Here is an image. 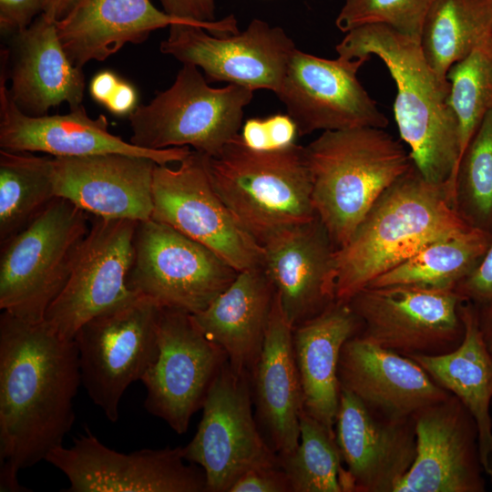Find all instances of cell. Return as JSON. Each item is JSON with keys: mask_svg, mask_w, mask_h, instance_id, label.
I'll use <instances>...</instances> for the list:
<instances>
[{"mask_svg": "<svg viewBox=\"0 0 492 492\" xmlns=\"http://www.w3.org/2000/svg\"><path fill=\"white\" fill-rule=\"evenodd\" d=\"M347 302L336 300L325 311L292 330L303 410L330 430L339 405L338 364L345 342L363 331Z\"/></svg>", "mask_w": 492, "mask_h": 492, "instance_id": "83f0119b", "label": "cell"}, {"mask_svg": "<svg viewBox=\"0 0 492 492\" xmlns=\"http://www.w3.org/2000/svg\"><path fill=\"white\" fill-rule=\"evenodd\" d=\"M492 38V0H434L421 31L423 53L439 77Z\"/></svg>", "mask_w": 492, "mask_h": 492, "instance_id": "f546056e", "label": "cell"}, {"mask_svg": "<svg viewBox=\"0 0 492 492\" xmlns=\"http://www.w3.org/2000/svg\"><path fill=\"white\" fill-rule=\"evenodd\" d=\"M48 0H0V28L2 33L16 34L44 13Z\"/></svg>", "mask_w": 492, "mask_h": 492, "instance_id": "60d3db41", "label": "cell"}, {"mask_svg": "<svg viewBox=\"0 0 492 492\" xmlns=\"http://www.w3.org/2000/svg\"><path fill=\"white\" fill-rule=\"evenodd\" d=\"M77 0H48L43 14L52 21L61 19Z\"/></svg>", "mask_w": 492, "mask_h": 492, "instance_id": "f6af8a7d", "label": "cell"}, {"mask_svg": "<svg viewBox=\"0 0 492 492\" xmlns=\"http://www.w3.org/2000/svg\"><path fill=\"white\" fill-rule=\"evenodd\" d=\"M252 405L251 377L235 373L227 361L208 392L196 434L182 446L185 460L204 471L207 492H229L247 471L282 466Z\"/></svg>", "mask_w": 492, "mask_h": 492, "instance_id": "30bf717a", "label": "cell"}, {"mask_svg": "<svg viewBox=\"0 0 492 492\" xmlns=\"http://www.w3.org/2000/svg\"><path fill=\"white\" fill-rule=\"evenodd\" d=\"M56 198L53 157L0 150V244L27 227Z\"/></svg>", "mask_w": 492, "mask_h": 492, "instance_id": "1f68e13d", "label": "cell"}, {"mask_svg": "<svg viewBox=\"0 0 492 492\" xmlns=\"http://www.w3.org/2000/svg\"><path fill=\"white\" fill-rule=\"evenodd\" d=\"M213 189L240 226L259 244L317 217L305 149L296 143L273 150L247 147L240 134L207 156Z\"/></svg>", "mask_w": 492, "mask_h": 492, "instance_id": "5b68a950", "label": "cell"}, {"mask_svg": "<svg viewBox=\"0 0 492 492\" xmlns=\"http://www.w3.org/2000/svg\"><path fill=\"white\" fill-rule=\"evenodd\" d=\"M240 136L252 149L273 150L294 144L299 132L290 116L276 114L265 118L247 119Z\"/></svg>", "mask_w": 492, "mask_h": 492, "instance_id": "8d00e7d4", "label": "cell"}, {"mask_svg": "<svg viewBox=\"0 0 492 492\" xmlns=\"http://www.w3.org/2000/svg\"><path fill=\"white\" fill-rule=\"evenodd\" d=\"M253 92L235 84L211 87L198 67L185 63L170 87L128 115L129 142L148 149L190 147L214 157L240 134Z\"/></svg>", "mask_w": 492, "mask_h": 492, "instance_id": "52a82bcc", "label": "cell"}, {"mask_svg": "<svg viewBox=\"0 0 492 492\" xmlns=\"http://www.w3.org/2000/svg\"><path fill=\"white\" fill-rule=\"evenodd\" d=\"M81 384L74 339L46 321L0 314V490L27 491L18 472L62 446Z\"/></svg>", "mask_w": 492, "mask_h": 492, "instance_id": "6da1fadb", "label": "cell"}, {"mask_svg": "<svg viewBox=\"0 0 492 492\" xmlns=\"http://www.w3.org/2000/svg\"><path fill=\"white\" fill-rule=\"evenodd\" d=\"M275 298L262 268L239 272L204 310L191 314L203 334L226 354L231 369L251 378Z\"/></svg>", "mask_w": 492, "mask_h": 492, "instance_id": "484cf974", "label": "cell"}, {"mask_svg": "<svg viewBox=\"0 0 492 492\" xmlns=\"http://www.w3.org/2000/svg\"><path fill=\"white\" fill-rule=\"evenodd\" d=\"M416 456L395 492H485L477 423L453 394L414 415Z\"/></svg>", "mask_w": 492, "mask_h": 492, "instance_id": "ac0fdd59", "label": "cell"}, {"mask_svg": "<svg viewBox=\"0 0 492 492\" xmlns=\"http://www.w3.org/2000/svg\"><path fill=\"white\" fill-rule=\"evenodd\" d=\"M138 95L135 87L128 82L120 80L112 96L104 105L116 116H128L137 108Z\"/></svg>", "mask_w": 492, "mask_h": 492, "instance_id": "b9f144b4", "label": "cell"}, {"mask_svg": "<svg viewBox=\"0 0 492 492\" xmlns=\"http://www.w3.org/2000/svg\"><path fill=\"white\" fill-rule=\"evenodd\" d=\"M89 227L88 213L56 198L27 227L1 243V311L30 323L44 322L69 279Z\"/></svg>", "mask_w": 492, "mask_h": 492, "instance_id": "8992f818", "label": "cell"}, {"mask_svg": "<svg viewBox=\"0 0 492 492\" xmlns=\"http://www.w3.org/2000/svg\"><path fill=\"white\" fill-rule=\"evenodd\" d=\"M450 104L459 128L461 156L485 116L492 110V38L447 71Z\"/></svg>", "mask_w": 492, "mask_h": 492, "instance_id": "e575fe53", "label": "cell"}, {"mask_svg": "<svg viewBox=\"0 0 492 492\" xmlns=\"http://www.w3.org/2000/svg\"><path fill=\"white\" fill-rule=\"evenodd\" d=\"M452 201L468 226L492 235V110L485 116L460 158Z\"/></svg>", "mask_w": 492, "mask_h": 492, "instance_id": "836d02e7", "label": "cell"}, {"mask_svg": "<svg viewBox=\"0 0 492 492\" xmlns=\"http://www.w3.org/2000/svg\"><path fill=\"white\" fill-rule=\"evenodd\" d=\"M460 313L465 335L456 349L444 354L407 357L456 395L473 415L478 429L481 462L492 483V355L479 329L477 306L464 301Z\"/></svg>", "mask_w": 492, "mask_h": 492, "instance_id": "f1b7e54d", "label": "cell"}, {"mask_svg": "<svg viewBox=\"0 0 492 492\" xmlns=\"http://www.w3.org/2000/svg\"><path fill=\"white\" fill-rule=\"evenodd\" d=\"M434 0H345L335 25L347 33L378 24L414 38H420L426 13Z\"/></svg>", "mask_w": 492, "mask_h": 492, "instance_id": "d590c367", "label": "cell"}, {"mask_svg": "<svg viewBox=\"0 0 492 492\" xmlns=\"http://www.w3.org/2000/svg\"><path fill=\"white\" fill-rule=\"evenodd\" d=\"M46 461L67 477V492H207L204 471L186 464L182 446L125 454L87 430L70 447L51 450Z\"/></svg>", "mask_w": 492, "mask_h": 492, "instance_id": "5bb4252c", "label": "cell"}, {"mask_svg": "<svg viewBox=\"0 0 492 492\" xmlns=\"http://www.w3.org/2000/svg\"><path fill=\"white\" fill-rule=\"evenodd\" d=\"M120 80L121 79L110 70L98 72L90 81V96L96 102L105 105L112 96Z\"/></svg>", "mask_w": 492, "mask_h": 492, "instance_id": "7bdbcfd3", "label": "cell"}, {"mask_svg": "<svg viewBox=\"0 0 492 492\" xmlns=\"http://www.w3.org/2000/svg\"><path fill=\"white\" fill-rule=\"evenodd\" d=\"M334 433L353 492H395L416 456L413 416L384 415L344 389Z\"/></svg>", "mask_w": 492, "mask_h": 492, "instance_id": "ffe728a7", "label": "cell"}, {"mask_svg": "<svg viewBox=\"0 0 492 492\" xmlns=\"http://www.w3.org/2000/svg\"><path fill=\"white\" fill-rule=\"evenodd\" d=\"M167 14L204 27L214 36H227L239 31L238 21L230 15L215 19L216 0H159Z\"/></svg>", "mask_w": 492, "mask_h": 492, "instance_id": "74e56055", "label": "cell"}, {"mask_svg": "<svg viewBox=\"0 0 492 492\" xmlns=\"http://www.w3.org/2000/svg\"><path fill=\"white\" fill-rule=\"evenodd\" d=\"M176 23L194 24L157 9L149 0H77L56 26L67 57L82 68Z\"/></svg>", "mask_w": 492, "mask_h": 492, "instance_id": "4316f807", "label": "cell"}, {"mask_svg": "<svg viewBox=\"0 0 492 492\" xmlns=\"http://www.w3.org/2000/svg\"><path fill=\"white\" fill-rule=\"evenodd\" d=\"M470 228L453 206L449 184L426 180L412 163L335 250L336 300L348 302L427 244Z\"/></svg>", "mask_w": 492, "mask_h": 492, "instance_id": "3957f363", "label": "cell"}, {"mask_svg": "<svg viewBox=\"0 0 492 492\" xmlns=\"http://www.w3.org/2000/svg\"><path fill=\"white\" fill-rule=\"evenodd\" d=\"M304 149L313 207L336 249L413 163L400 141L374 127L323 131Z\"/></svg>", "mask_w": 492, "mask_h": 492, "instance_id": "277c9868", "label": "cell"}, {"mask_svg": "<svg viewBox=\"0 0 492 492\" xmlns=\"http://www.w3.org/2000/svg\"><path fill=\"white\" fill-rule=\"evenodd\" d=\"M127 285L160 307L201 312L238 272L211 250L153 220L138 221Z\"/></svg>", "mask_w": 492, "mask_h": 492, "instance_id": "9c48e42d", "label": "cell"}, {"mask_svg": "<svg viewBox=\"0 0 492 492\" xmlns=\"http://www.w3.org/2000/svg\"><path fill=\"white\" fill-rule=\"evenodd\" d=\"M338 380L340 389L349 391L371 409L395 418L411 417L451 395L412 358L385 349L361 333L342 348Z\"/></svg>", "mask_w": 492, "mask_h": 492, "instance_id": "603a6c76", "label": "cell"}, {"mask_svg": "<svg viewBox=\"0 0 492 492\" xmlns=\"http://www.w3.org/2000/svg\"><path fill=\"white\" fill-rule=\"evenodd\" d=\"M138 221L90 215L69 279L45 321L63 338L101 313L137 296L127 285Z\"/></svg>", "mask_w": 492, "mask_h": 492, "instance_id": "2e32d148", "label": "cell"}, {"mask_svg": "<svg viewBox=\"0 0 492 492\" xmlns=\"http://www.w3.org/2000/svg\"><path fill=\"white\" fill-rule=\"evenodd\" d=\"M464 301L454 289L395 284L366 286L347 302L363 323V336L411 356L444 354L459 346Z\"/></svg>", "mask_w": 492, "mask_h": 492, "instance_id": "8fae6325", "label": "cell"}, {"mask_svg": "<svg viewBox=\"0 0 492 492\" xmlns=\"http://www.w3.org/2000/svg\"><path fill=\"white\" fill-rule=\"evenodd\" d=\"M477 308L479 329L492 355V305L477 306Z\"/></svg>", "mask_w": 492, "mask_h": 492, "instance_id": "ee69618b", "label": "cell"}, {"mask_svg": "<svg viewBox=\"0 0 492 492\" xmlns=\"http://www.w3.org/2000/svg\"><path fill=\"white\" fill-rule=\"evenodd\" d=\"M455 291L476 306L492 305V243L477 268L456 286Z\"/></svg>", "mask_w": 492, "mask_h": 492, "instance_id": "f35d334b", "label": "cell"}, {"mask_svg": "<svg viewBox=\"0 0 492 492\" xmlns=\"http://www.w3.org/2000/svg\"><path fill=\"white\" fill-rule=\"evenodd\" d=\"M56 21L41 14L26 29L14 35L9 96L29 116H43L54 107L82 105L85 77L74 66L59 40Z\"/></svg>", "mask_w": 492, "mask_h": 492, "instance_id": "d4e9b609", "label": "cell"}, {"mask_svg": "<svg viewBox=\"0 0 492 492\" xmlns=\"http://www.w3.org/2000/svg\"><path fill=\"white\" fill-rule=\"evenodd\" d=\"M491 243L492 235L467 229L427 244L367 286L414 284L455 290L477 268Z\"/></svg>", "mask_w": 492, "mask_h": 492, "instance_id": "4dcf8cb0", "label": "cell"}, {"mask_svg": "<svg viewBox=\"0 0 492 492\" xmlns=\"http://www.w3.org/2000/svg\"><path fill=\"white\" fill-rule=\"evenodd\" d=\"M261 246V268L292 328L336 301V248L318 217L278 232Z\"/></svg>", "mask_w": 492, "mask_h": 492, "instance_id": "44dd1931", "label": "cell"}, {"mask_svg": "<svg viewBox=\"0 0 492 492\" xmlns=\"http://www.w3.org/2000/svg\"><path fill=\"white\" fill-rule=\"evenodd\" d=\"M152 198L151 220L206 246L238 272L261 267L263 248L213 189L207 155L191 149L176 169L157 164Z\"/></svg>", "mask_w": 492, "mask_h": 492, "instance_id": "7c38bea8", "label": "cell"}, {"mask_svg": "<svg viewBox=\"0 0 492 492\" xmlns=\"http://www.w3.org/2000/svg\"><path fill=\"white\" fill-rule=\"evenodd\" d=\"M159 49L201 68L208 81L277 94L296 46L282 27L255 18L244 31L222 36L194 24L176 23Z\"/></svg>", "mask_w": 492, "mask_h": 492, "instance_id": "9a60e30c", "label": "cell"}, {"mask_svg": "<svg viewBox=\"0 0 492 492\" xmlns=\"http://www.w3.org/2000/svg\"><path fill=\"white\" fill-rule=\"evenodd\" d=\"M292 330L275 293L262 351L251 374V385L259 428L280 456L292 453L298 446L300 417L303 411Z\"/></svg>", "mask_w": 492, "mask_h": 492, "instance_id": "cb8c5ba5", "label": "cell"}, {"mask_svg": "<svg viewBox=\"0 0 492 492\" xmlns=\"http://www.w3.org/2000/svg\"><path fill=\"white\" fill-rule=\"evenodd\" d=\"M229 492H292V487L282 466H271L247 471Z\"/></svg>", "mask_w": 492, "mask_h": 492, "instance_id": "ab89813d", "label": "cell"}, {"mask_svg": "<svg viewBox=\"0 0 492 492\" xmlns=\"http://www.w3.org/2000/svg\"><path fill=\"white\" fill-rule=\"evenodd\" d=\"M160 309L137 295L93 317L74 336L81 384L113 423L125 391L141 381L158 357Z\"/></svg>", "mask_w": 492, "mask_h": 492, "instance_id": "ba28073f", "label": "cell"}, {"mask_svg": "<svg viewBox=\"0 0 492 492\" xmlns=\"http://www.w3.org/2000/svg\"><path fill=\"white\" fill-rule=\"evenodd\" d=\"M280 457L292 492H353L334 431L304 410L300 417L298 446Z\"/></svg>", "mask_w": 492, "mask_h": 492, "instance_id": "d6a6232c", "label": "cell"}, {"mask_svg": "<svg viewBox=\"0 0 492 492\" xmlns=\"http://www.w3.org/2000/svg\"><path fill=\"white\" fill-rule=\"evenodd\" d=\"M157 335L158 357L141 379L147 391L144 406L181 435L187 432L192 415L202 408L228 359L189 313L161 307Z\"/></svg>", "mask_w": 492, "mask_h": 492, "instance_id": "4fadbf2b", "label": "cell"}, {"mask_svg": "<svg viewBox=\"0 0 492 492\" xmlns=\"http://www.w3.org/2000/svg\"><path fill=\"white\" fill-rule=\"evenodd\" d=\"M157 164L147 157L117 153L53 157L56 195L89 215L148 220Z\"/></svg>", "mask_w": 492, "mask_h": 492, "instance_id": "7402d4cb", "label": "cell"}, {"mask_svg": "<svg viewBox=\"0 0 492 492\" xmlns=\"http://www.w3.org/2000/svg\"><path fill=\"white\" fill-rule=\"evenodd\" d=\"M346 60L376 56L395 82L394 113L402 140L422 176L453 184L461 158L459 128L450 104V84L433 70L419 39L378 24L346 33L335 46Z\"/></svg>", "mask_w": 492, "mask_h": 492, "instance_id": "7a4b0ae2", "label": "cell"}, {"mask_svg": "<svg viewBox=\"0 0 492 492\" xmlns=\"http://www.w3.org/2000/svg\"><path fill=\"white\" fill-rule=\"evenodd\" d=\"M368 59H326L295 49L276 95L295 122L299 136L388 125L357 78L358 69Z\"/></svg>", "mask_w": 492, "mask_h": 492, "instance_id": "e0dca14e", "label": "cell"}, {"mask_svg": "<svg viewBox=\"0 0 492 492\" xmlns=\"http://www.w3.org/2000/svg\"><path fill=\"white\" fill-rule=\"evenodd\" d=\"M0 147L9 151L44 152L52 157L125 154L147 157L159 165L180 162L190 147L148 149L137 147L108 131L105 116L91 118L83 105L65 115L29 116L11 99L6 87L7 56L1 55Z\"/></svg>", "mask_w": 492, "mask_h": 492, "instance_id": "d6986e66", "label": "cell"}]
</instances>
